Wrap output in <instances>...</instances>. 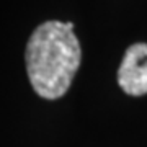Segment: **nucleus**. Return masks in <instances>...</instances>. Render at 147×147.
Returning <instances> with one entry per match:
<instances>
[{"label":"nucleus","mask_w":147,"mask_h":147,"mask_svg":"<svg viewBox=\"0 0 147 147\" xmlns=\"http://www.w3.org/2000/svg\"><path fill=\"white\" fill-rule=\"evenodd\" d=\"M80 59L82 51L74 34V23L51 20L39 25L25 53L31 87L42 98H61L72 84Z\"/></svg>","instance_id":"1"},{"label":"nucleus","mask_w":147,"mask_h":147,"mask_svg":"<svg viewBox=\"0 0 147 147\" xmlns=\"http://www.w3.org/2000/svg\"><path fill=\"white\" fill-rule=\"evenodd\" d=\"M118 84L132 96L147 93V44L136 42L127 47L118 70Z\"/></svg>","instance_id":"2"}]
</instances>
